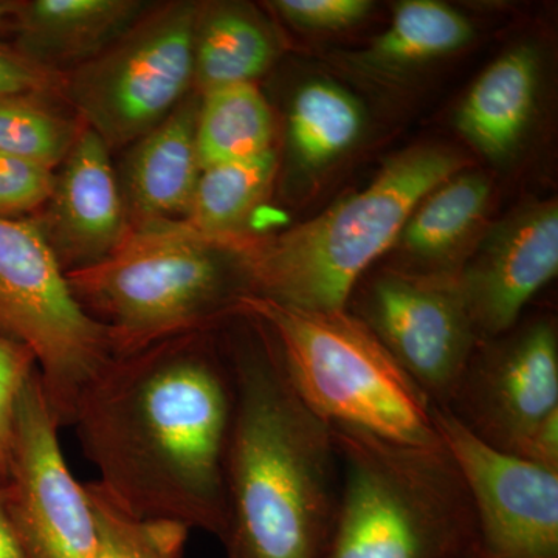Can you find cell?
<instances>
[{
	"label": "cell",
	"instance_id": "cell-26",
	"mask_svg": "<svg viewBox=\"0 0 558 558\" xmlns=\"http://www.w3.org/2000/svg\"><path fill=\"white\" fill-rule=\"evenodd\" d=\"M36 371L38 363L31 349L0 336V487L9 476L17 402Z\"/></svg>",
	"mask_w": 558,
	"mask_h": 558
},
{
	"label": "cell",
	"instance_id": "cell-27",
	"mask_svg": "<svg viewBox=\"0 0 558 558\" xmlns=\"http://www.w3.org/2000/svg\"><path fill=\"white\" fill-rule=\"evenodd\" d=\"M54 180L49 168L0 154V219H22L46 205Z\"/></svg>",
	"mask_w": 558,
	"mask_h": 558
},
{
	"label": "cell",
	"instance_id": "cell-13",
	"mask_svg": "<svg viewBox=\"0 0 558 558\" xmlns=\"http://www.w3.org/2000/svg\"><path fill=\"white\" fill-rule=\"evenodd\" d=\"M557 271L558 208L546 204L510 223L480 258L457 274L480 340L513 328Z\"/></svg>",
	"mask_w": 558,
	"mask_h": 558
},
{
	"label": "cell",
	"instance_id": "cell-28",
	"mask_svg": "<svg viewBox=\"0 0 558 558\" xmlns=\"http://www.w3.org/2000/svg\"><path fill=\"white\" fill-rule=\"evenodd\" d=\"M64 87L65 76L58 70L33 60L17 47L0 44V97H44Z\"/></svg>",
	"mask_w": 558,
	"mask_h": 558
},
{
	"label": "cell",
	"instance_id": "cell-12",
	"mask_svg": "<svg viewBox=\"0 0 558 558\" xmlns=\"http://www.w3.org/2000/svg\"><path fill=\"white\" fill-rule=\"evenodd\" d=\"M355 317L433 407L449 409L481 341L457 277L388 271L374 279Z\"/></svg>",
	"mask_w": 558,
	"mask_h": 558
},
{
	"label": "cell",
	"instance_id": "cell-4",
	"mask_svg": "<svg viewBox=\"0 0 558 558\" xmlns=\"http://www.w3.org/2000/svg\"><path fill=\"white\" fill-rule=\"evenodd\" d=\"M332 428L339 502L318 558H470L476 523L468 488L442 446H400Z\"/></svg>",
	"mask_w": 558,
	"mask_h": 558
},
{
	"label": "cell",
	"instance_id": "cell-8",
	"mask_svg": "<svg viewBox=\"0 0 558 558\" xmlns=\"http://www.w3.org/2000/svg\"><path fill=\"white\" fill-rule=\"evenodd\" d=\"M199 14L189 2L149 9L65 76L64 89L81 119L108 148L142 138L183 101L194 81Z\"/></svg>",
	"mask_w": 558,
	"mask_h": 558
},
{
	"label": "cell",
	"instance_id": "cell-11",
	"mask_svg": "<svg viewBox=\"0 0 558 558\" xmlns=\"http://www.w3.org/2000/svg\"><path fill=\"white\" fill-rule=\"evenodd\" d=\"M444 449L468 488L478 558H558V472L476 438L433 407Z\"/></svg>",
	"mask_w": 558,
	"mask_h": 558
},
{
	"label": "cell",
	"instance_id": "cell-30",
	"mask_svg": "<svg viewBox=\"0 0 558 558\" xmlns=\"http://www.w3.org/2000/svg\"><path fill=\"white\" fill-rule=\"evenodd\" d=\"M0 558H31L10 519L2 487H0Z\"/></svg>",
	"mask_w": 558,
	"mask_h": 558
},
{
	"label": "cell",
	"instance_id": "cell-2",
	"mask_svg": "<svg viewBox=\"0 0 558 558\" xmlns=\"http://www.w3.org/2000/svg\"><path fill=\"white\" fill-rule=\"evenodd\" d=\"M255 325V336L229 349L236 403L223 558H318L340 497L339 450L330 425L296 395L267 330Z\"/></svg>",
	"mask_w": 558,
	"mask_h": 558
},
{
	"label": "cell",
	"instance_id": "cell-19",
	"mask_svg": "<svg viewBox=\"0 0 558 558\" xmlns=\"http://www.w3.org/2000/svg\"><path fill=\"white\" fill-rule=\"evenodd\" d=\"M274 119L253 83L205 92L196 123L201 168L252 159L271 149Z\"/></svg>",
	"mask_w": 558,
	"mask_h": 558
},
{
	"label": "cell",
	"instance_id": "cell-5",
	"mask_svg": "<svg viewBox=\"0 0 558 558\" xmlns=\"http://www.w3.org/2000/svg\"><path fill=\"white\" fill-rule=\"evenodd\" d=\"M234 315L267 330L296 395L330 427L359 429L400 446H442L427 396L348 310H293L244 293Z\"/></svg>",
	"mask_w": 558,
	"mask_h": 558
},
{
	"label": "cell",
	"instance_id": "cell-25",
	"mask_svg": "<svg viewBox=\"0 0 558 558\" xmlns=\"http://www.w3.org/2000/svg\"><path fill=\"white\" fill-rule=\"evenodd\" d=\"M98 532V558H182L190 529L128 515L97 481L84 483Z\"/></svg>",
	"mask_w": 558,
	"mask_h": 558
},
{
	"label": "cell",
	"instance_id": "cell-24",
	"mask_svg": "<svg viewBox=\"0 0 558 558\" xmlns=\"http://www.w3.org/2000/svg\"><path fill=\"white\" fill-rule=\"evenodd\" d=\"M83 126L33 95L0 97V154L53 171L64 163Z\"/></svg>",
	"mask_w": 558,
	"mask_h": 558
},
{
	"label": "cell",
	"instance_id": "cell-10",
	"mask_svg": "<svg viewBox=\"0 0 558 558\" xmlns=\"http://www.w3.org/2000/svg\"><path fill=\"white\" fill-rule=\"evenodd\" d=\"M60 428L36 371L17 402L2 486L7 510L31 558H98L94 509L86 487L70 472Z\"/></svg>",
	"mask_w": 558,
	"mask_h": 558
},
{
	"label": "cell",
	"instance_id": "cell-15",
	"mask_svg": "<svg viewBox=\"0 0 558 558\" xmlns=\"http://www.w3.org/2000/svg\"><path fill=\"white\" fill-rule=\"evenodd\" d=\"M199 108L182 101L153 131L138 138L123 170V194L138 227L186 216L197 180L196 123Z\"/></svg>",
	"mask_w": 558,
	"mask_h": 558
},
{
	"label": "cell",
	"instance_id": "cell-1",
	"mask_svg": "<svg viewBox=\"0 0 558 558\" xmlns=\"http://www.w3.org/2000/svg\"><path fill=\"white\" fill-rule=\"evenodd\" d=\"M205 330L113 355L69 425L97 483L128 515L220 539L236 388L229 351Z\"/></svg>",
	"mask_w": 558,
	"mask_h": 558
},
{
	"label": "cell",
	"instance_id": "cell-20",
	"mask_svg": "<svg viewBox=\"0 0 558 558\" xmlns=\"http://www.w3.org/2000/svg\"><path fill=\"white\" fill-rule=\"evenodd\" d=\"M275 57L269 33L240 10L220 9L197 21L194 38V81L202 94L253 83Z\"/></svg>",
	"mask_w": 558,
	"mask_h": 558
},
{
	"label": "cell",
	"instance_id": "cell-32",
	"mask_svg": "<svg viewBox=\"0 0 558 558\" xmlns=\"http://www.w3.org/2000/svg\"><path fill=\"white\" fill-rule=\"evenodd\" d=\"M470 558H478V557H476V554H475V556H473V557H470Z\"/></svg>",
	"mask_w": 558,
	"mask_h": 558
},
{
	"label": "cell",
	"instance_id": "cell-9",
	"mask_svg": "<svg viewBox=\"0 0 558 558\" xmlns=\"http://www.w3.org/2000/svg\"><path fill=\"white\" fill-rule=\"evenodd\" d=\"M447 410L488 446L529 461L558 429L556 323L538 318L481 340Z\"/></svg>",
	"mask_w": 558,
	"mask_h": 558
},
{
	"label": "cell",
	"instance_id": "cell-7",
	"mask_svg": "<svg viewBox=\"0 0 558 558\" xmlns=\"http://www.w3.org/2000/svg\"><path fill=\"white\" fill-rule=\"evenodd\" d=\"M0 336L35 355L60 427L113 357L108 329L81 307L36 220L0 219Z\"/></svg>",
	"mask_w": 558,
	"mask_h": 558
},
{
	"label": "cell",
	"instance_id": "cell-31",
	"mask_svg": "<svg viewBox=\"0 0 558 558\" xmlns=\"http://www.w3.org/2000/svg\"><path fill=\"white\" fill-rule=\"evenodd\" d=\"M17 2L11 0H0V33L13 31L14 13H16Z\"/></svg>",
	"mask_w": 558,
	"mask_h": 558
},
{
	"label": "cell",
	"instance_id": "cell-16",
	"mask_svg": "<svg viewBox=\"0 0 558 558\" xmlns=\"http://www.w3.org/2000/svg\"><path fill=\"white\" fill-rule=\"evenodd\" d=\"M138 0H25L17 2V49L33 60H90L149 10Z\"/></svg>",
	"mask_w": 558,
	"mask_h": 558
},
{
	"label": "cell",
	"instance_id": "cell-6",
	"mask_svg": "<svg viewBox=\"0 0 558 558\" xmlns=\"http://www.w3.org/2000/svg\"><path fill=\"white\" fill-rule=\"evenodd\" d=\"M215 242L183 220L137 227L105 259L69 270L81 307L108 329L113 355L208 329L244 295Z\"/></svg>",
	"mask_w": 558,
	"mask_h": 558
},
{
	"label": "cell",
	"instance_id": "cell-21",
	"mask_svg": "<svg viewBox=\"0 0 558 558\" xmlns=\"http://www.w3.org/2000/svg\"><path fill=\"white\" fill-rule=\"evenodd\" d=\"M490 186L480 174H464L440 183L403 227V242L411 255L440 259L457 247L486 208Z\"/></svg>",
	"mask_w": 558,
	"mask_h": 558
},
{
	"label": "cell",
	"instance_id": "cell-23",
	"mask_svg": "<svg viewBox=\"0 0 558 558\" xmlns=\"http://www.w3.org/2000/svg\"><path fill=\"white\" fill-rule=\"evenodd\" d=\"M470 22L446 3L411 0L400 3L395 20L374 43L381 61L410 64L450 53L472 38Z\"/></svg>",
	"mask_w": 558,
	"mask_h": 558
},
{
	"label": "cell",
	"instance_id": "cell-14",
	"mask_svg": "<svg viewBox=\"0 0 558 558\" xmlns=\"http://www.w3.org/2000/svg\"><path fill=\"white\" fill-rule=\"evenodd\" d=\"M62 165L40 227L69 271L105 259L132 230L108 145L97 132L83 124Z\"/></svg>",
	"mask_w": 558,
	"mask_h": 558
},
{
	"label": "cell",
	"instance_id": "cell-22",
	"mask_svg": "<svg viewBox=\"0 0 558 558\" xmlns=\"http://www.w3.org/2000/svg\"><path fill=\"white\" fill-rule=\"evenodd\" d=\"M362 126L359 102L328 81H312L293 100L290 137L300 159L312 167L344 153L357 140Z\"/></svg>",
	"mask_w": 558,
	"mask_h": 558
},
{
	"label": "cell",
	"instance_id": "cell-18",
	"mask_svg": "<svg viewBox=\"0 0 558 558\" xmlns=\"http://www.w3.org/2000/svg\"><path fill=\"white\" fill-rule=\"evenodd\" d=\"M275 171L277 156L271 149L205 168L183 222L222 250L227 241L240 236L242 223L269 193Z\"/></svg>",
	"mask_w": 558,
	"mask_h": 558
},
{
	"label": "cell",
	"instance_id": "cell-29",
	"mask_svg": "<svg viewBox=\"0 0 558 558\" xmlns=\"http://www.w3.org/2000/svg\"><path fill=\"white\" fill-rule=\"evenodd\" d=\"M275 9L300 27L332 31L362 21L373 3L368 0H279Z\"/></svg>",
	"mask_w": 558,
	"mask_h": 558
},
{
	"label": "cell",
	"instance_id": "cell-17",
	"mask_svg": "<svg viewBox=\"0 0 558 558\" xmlns=\"http://www.w3.org/2000/svg\"><path fill=\"white\" fill-rule=\"evenodd\" d=\"M537 60L527 49L510 51L480 76L459 110V130L488 157H505L531 119Z\"/></svg>",
	"mask_w": 558,
	"mask_h": 558
},
{
	"label": "cell",
	"instance_id": "cell-3",
	"mask_svg": "<svg viewBox=\"0 0 558 558\" xmlns=\"http://www.w3.org/2000/svg\"><path fill=\"white\" fill-rule=\"evenodd\" d=\"M461 167L453 150L411 149L368 189L318 218L270 240L234 238L226 253L248 295L293 310H347L360 278L398 240L417 205Z\"/></svg>",
	"mask_w": 558,
	"mask_h": 558
}]
</instances>
